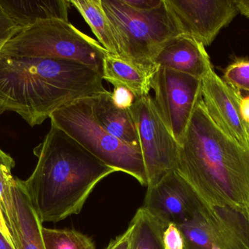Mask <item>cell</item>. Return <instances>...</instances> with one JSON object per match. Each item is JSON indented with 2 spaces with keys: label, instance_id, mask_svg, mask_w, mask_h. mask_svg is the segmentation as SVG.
<instances>
[{
  "label": "cell",
  "instance_id": "6da1fadb",
  "mask_svg": "<svg viewBox=\"0 0 249 249\" xmlns=\"http://www.w3.org/2000/svg\"><path fill=\"white\" fill-rule=\"evenodd\" d=\"M103 80L102 71L77 61L0 56V115L13 111L39 125L62 107L106 92Z\"/></svg>",
  "mask_w": 249,
  "mask_h": 249
},
{
  "label": "cell",
  "instance_id": "7a4b0ae2",
  "mask_svg": "<svg viewBox=\"0 0 249 249\" xmlns=\"http://www.w3.org/2000/svg\"><path fill=\"white\" fill-rule=\"evenodd\" d=\"M34 153L37 164L23 184L42 224L78 214L97 184L117 172L52 124Z\"/></svg>",
  "mask_w": 249,
  "mask_h": 249
},
{
  "label": "cell",
  "instance_id": "3957f363",
  "mask_svg": "<svg viewBox=\"0 0 249 249\" xmlns=\"http://www.w3.org/2000/svg\"><path fill=\"white\" fill-rule=\"evenodd\" d=\"M177 171L206 203L249 211V149L215 124L202 98L179 145Z\"/></svg>",
  "mask_w": 249,
  "mask_h": 249
},
{
  "label": "cell",
  "instance_id": "277c9868",
  "mask_svg": "<svg viewBox=\"0 0 249 249\" xmlns=\"http://www.w3.org/2000/svg\"><path fill=\"white\" fill-rule=\"evenodd\" d=\"M123 59L153 73L154 59L171 41L183 35L165 4L148 11L135 10L123 0H102Z\"/></svg>",
  "mask_w": 249,
  "mask_h": 249
},
{
  "label": "cell",
  "instance_id": "5b68a950",
  "mask_svg": "<svg viewBox=\"0 0 249 249\" xmlns=\"http://www.w3.org/2000/svg\"><path fill=\"white\" fill-rule=\"evenodd\" d=\"M107 54L98 41L70 22L56 19L20 29L0 50L1 57L71 60L102 72Z\"/></svg>",
  "mask_w": 249,
  "mask_h": 249
},
{
  "label": "cell",
  "instance_id": "8992f818",
  "mask_svg": "<svg viewBox=\"0 0 249 249\" xmlns=\"http://www.w3.org/2000/svg\"><path fill=\"white\" fill-rule=\"evenodd\" d=\"M92 97L75 101L51 115V124L63 130L99 160L148 185L147 175L140 148L126 144L108 133L96 121Z\"/></svg>",
  "mask_w": 249,
  "mask_h": 249
},
{
  "label": "cell",
  "instance_id": "52a82bcc",
  "mask_svg": "<svg viewBox=\"0 0 249 249\" xmlns=\"http://www.w3.org/2000/svg\"><path fill=\"white\" fill-rule=\"evenodd\" d=\"M184 249H249V211L204 203L177 225Z\"/></svg>",
  "mask_w": 249,
  "mask_h": 249
},
{
  "label": "cell",
  "instance_id": "ba28073f",
  "mask_svg": "<svg viewBox=\"0 0 249 249\" xmlns=\"http://www.w3.org/2000/svg\"><path fill=\"white\" fill-rule=\"evenodd\" d=\"M130 111L139 134L147 187H150L177 171L179 145L160 116L150 95L136 99Z\"/></svg>",
  "mask_w": 249,
  "mask_h": 249
},
{
  "label": "cell",
  "instance_id": "9c48e42d",
  "mask_svg": "<svg viewBox=\"0 0 249 249\" xmlns=\"http://www.w3.org/2000/svg\"><path fill=\"white\" fill-rule=\"evenodd\" d=\"M157 111L173 137L181 145L202 98V80L170 69L158 67L151 78Z\"/></svg>",
  "mask_w": 249,
  "mask_h": 249
},
{
  "label": "cell",
  "instance_id": "30bf717a",
  "mask_svg": "<svg viewBox=\"0 0 249 249\" xmlns=\"http://www.w3.org/2000/svg\"><path fill=\"white\" fill-rule=\"evenodd\" d=\"M183 35L209 46L238 15L235 0H164Z\"/></svg>",
  "mask_w": 249,
  "mask_h": 249
},
{
  "label": "cell",
  "instance_id": "8fae6325",
  "mask_svg": "<svg viewBox=\"0 0 249 249\" xmlns=\"http://www.w3.org/2000/svg\"><path fill=\"white\" fill-rule=\"evenodd\" d=\"M203 203L186 180L173 171L147 187L142 208L166 228L189 220Z\"/></svg>",
  "mask_w": 249,
  "mask_h": 249
},
{
  "label": "cell",
  "instance_id": "7c38bea8",
  "mask_svg": "<svg viewBox=\"0 0 249 249\" xmlns=\"http://www.w3.org/2000/svg\"><path fill=\"white\" fill-rule=\"evenodd\" d=\"M243 97L209 69L202 79V100L212 121L228 137L249 149V124L241 113Z\"/></svg>",
  "mask_w": 249,
  "mask_h": 249
},
{
  "label": "cell",
  "instance_id": "4fadbf2b",
  "mask_svg": "<svg viewBox=\"0 0 249 249\" xmlns=\"http://www.w3.org/2000/svg\"><path fill=\"white\" fill-rule=\"evenodd\" d=\"M154 67H164L197 78L205 77L212 67L203 44L188 35H181L165 45L154 59Z\"/></svg>",
  "mask_w": 249,
  "mask_h": 249
},
{
  "label": "cell",
  "instance_id": "5bb4252c",
  "mask_svg": "<svg viewBox=\"0 0 249 249\" xmlns=\"http://www.w3.org/2000/svg\"><path fill=\"white\" fill-rule=\"evenodd\" d=\"M91 99L93 114L101 127L126 144L140 148L137 129L130 109L116 106L112 92L109 91Z\"/></svg>",
  "mask_w": 249,
  "mask_h": 249
},
{
  "label": "cell",
  "instance_id": "9a60e30c",
  "mask_svg": "<svg viewBox=\"0 0 249 249\" xmlns=\"http://www.w3.org/2000/svg\"><path fill=\"white\" fill-rule=\"evenodd\" d=\"M0 4L20 29L38 20L61 19L68 20L70 0H0Z\"/></svg>",
  "mask_w": 249,
  "mask_h": 249
},
{
  "label": "cell",
  "instance_id": "2e32d148",
  "mask_svg": "<svg viewBox=\"0 0 249 249\" xmlns=\"http://www.w3.org/2000/svg\"><path fill=\"white\" fill-rule=\"evenodd\" d=\"M13 190L17 214L18 249H45L43 226L31 203L23 181L15 178Z\"/></svg>",
  "mask_w": 249,
  "mask_h": 249
},
{
  "label": "cell",
  "instance_id": "e0dca14e",
  "mask_svg": "<svg viewBox=\"0 0 249 249\" xmlns=\"http://www.w3.org/2000/svg\"><path fill=\"white\" fill-rule=\"evenodd\" d=\"M152 74L109 53L104 58L103 80L112 83L115 87L124 86L129 89L136 99L149 95Z\"/></svg>",
  "mask_w": 249,
  "mask_h": 249
},
{
  "label": "cell",
  "instance_id": "ac0fdd59",
  "mask_svg": "<svg viewBox=\"0 0 249 249\" xmlns=\"http://www.w3.org/2000/svg\"><path fill=\"white\" fill-rule=\"evenodd\" d=\"M89 25L99 43L109 54L120 57L119 48L102 0H70Z\"/></svg>",
  "mask_w": 249,
  "mask_h": 249
},
{
  "label": "cell",
  "instance_id": "d6986e66",
  "mask_svg": "<svg viewBox=\"0 0 249 249\" xmlns=\"http://www.w3.org/2000/svg\"><path fill=\"white\" fill-rule=\"evenodd\" d=\"M14 167V159L0 148V212L18 249L17 214L13 190L15 178L12 175Z\"/></svg>",
  "mask_w": 249,
  "mask_h": 249
},
{
  "label": "cell",
  "instance_id": "ffe728a7",
  "mask_svg": "<svg viewBox=\"0 0 249 249\" xmlns=\"http://www.w3.org/2000/svg\"><path fill=\"white\" fill-rule=\"evenodd\" d=\"M133 224L132 249H165L162 233L165 227L140 208L131 221Z\"/></svg>",
  "mask_w": 249,
  "mask_h": 249
},
{
  "label": "cell",
  "instance_id": "44dd1931",
  "mask_svg": "<svg viewBox=\"0 0 249 249\" xmlns=\"http://www.w3.org/2000/svg\"><path fill=\"white\" fill-rule=\"evenodd\" d=\"M45 249H96L91 238L74 230L42 228Z\"/></svg>",
  "mask_w": 249,
  "mask_h": 249
},
{
  "label": "cell",
  "instance_id": "7402d4cb",
  "mask_svg": "<svg viewBox=\"0 0 249 249\" xmlns=\"http://www.w3.org/2000/svg\"><path fill=\"white\" fill-rule=\"evenodd\" d=\"M223 80L239 92H249V60H238L228 66Z\"/></svg>",
  "mask_w": 249,
  "mask_h": 249
},
{
  "label": "cell",
  "instance_id": "603a6c76",
  "mask_svg": "<svg viewBox=\"0 0 249 249\" xmlns=\"http://www.w3.org/2000/svg\"><path fill=\"white\" fill-rule=\"evenodd\" d=\"M162 242L165 249H184L182 234L174 224H169L164 230Z\"/></svg>",
  "mask_w": 249,
  "mask_h": 249
},
{
  "label": "cell",
  "instance_id": "cb8c5ba5",
  "mask_svg": "<svg viewBox=\"0 0 249 249\" xmlns=\"http://www.w3.org/2000/svg\"><path fill=\"white\" fill-rule=\"evenodd\" d=\"M20 29L0 4V50Z\"/></svg>",
  "mask_w": 249,
  "mask_h": 249
},
{
  "label": "cell",
  "instance_id": "d4e9b609",
  "mask_svg": "<svg viewBox=\"0 0 249 249\" xmlns=\"http://www.w3.org/2000/svg\"><path fill=\"white\" fill-rule=\"evenodd\" d=\"M112 95L115 105L123 109H130L136 100L134 95L124 86L115 87Z\"/></svg>",
  "mask_w": 249,
  "mask_h": 249
},
{
  "label": "cell",
  "instance_id": "484cf974",
  "mask_svg": "<svg viewBox=\"0 0 249 249\" xmlns=\"http://www.w3.org/2000/svg\"><path fill=\"white\" fill-rule=\"evenodd\" d=\"M133 224L130 222L127 229L122 235L111 241L105 249H132V238H133Z\"/></svg>",
  "mask_w": 249,
  "mask_h": 249
},
{
  "label": "cell",
  "instance_id": "4316f807",
  "mask_svg": "<svg viewBox=\"0 0 249 249\" xmlns=\"http://www.w3.org/2000/svg\"><path fill=\"white\" fill-rule=\"evenodd\" d=\"M124 4L131 8L140 11L153 10L162 3V0H123Z\"/></svg>",
  "mask_w": 249,
  "mask_h": 249
},
{
  "label": "cell",
  "instance_id": "83f0119b",
  "mask_svg": "<svg viewBox=\"0 0 249 249\" xmlns=\"http://www.w3.org/2000/svg\"><path fill=\"white\" fill-rule=\"evenodd\" d=\"M238 13L249 19V0H235Z\"/></svg>",
  "mask_w": 249,
  "mask_h": 249
},
{
  "label": "cell",
  "instance_id": "f1b7e54d",
  "mask_svg": "<svg viewBox=\"0 0 249 249\" xmlns=\"http://www.w3.org/2000/svg\"><path fill=\"white\" fill-rule=\"evenodd\" d=\"M0 231H1V233L4 235V236L7 238L9 243H10V244H11L15 249H16L14 242H13V238H12L11 235H10V231H9L7 225H6L5 221H4L1 212H0Z\"/></svg>",
  "mask_w": 249,
  "mask_h": 249
},
{
  "label": "cell",
  "instance_id": "f546056e",
  "mask_svg": "<svg viewBox=\"0 0 249 249\" xmlns=\"http://www.w3.org/2000/svg\"><path fill=\"white\" fill-rule=\"evenodd\" d=\"M241 113L244 120L249 124V96L243 97L241 100Z\"/></svg>",
  "mask_w": 249,
  "mask_h": 249
},
{
  "label": "cell",
  "instance_id": "4dcf8cb0",
  "mask_svg": "<svg viewBox=\"0 0 249 249\" xmlns=\"http://www.w3.org/2000/svg\"><path fill=\"white\" fill-rule=\"evenodd\" d=\"M0 249H16L7 241V238L4 236L0 231Z\"/></svg>",
  "mask_w": 249,
  "mask_h": 249
}]
</instances>
